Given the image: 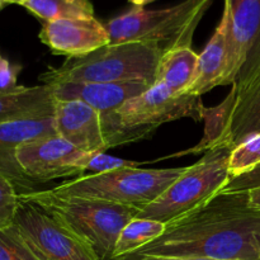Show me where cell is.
Returning <instances> with one entry per match:
<instances>
[{
  "instance_id": "obj_14",
  "label": "cell",
  "mask_w": 260,
  "mask_h": 260,
  "mask_svg": "<svg viewBox=\"0 0 260 260\" xmlns=\"http://www.w3.org/2000/svg\"><path fill=\"white\" fill-rule=\"evenodd\" d=\"M235 102L218 147L233 150L239 144L260 134V66L244 80L233 84Z\"/></svg>"
},
{
  "instance_id": "obj_23",
  "label": "cell",
  "mask_w": 260,
  "mask_h": 260,
  "mask_svg": "<svg viewBox=\"0 0 260 260\" xmlns=\"http://www.w3.org/2000/svg\"><path fill=\"white\" fill-rule=\"evenodd\" d=\"M19 205V192L5 175L0 174V228L14 223L15 213Z\"/></svg>"
},
{
  "instance_id": "obj_32",
  "label": "cell",
  "mask_w": 260,
  "mask_h": 260,
  "mask_svg": "<svg viewBox=\"0 0 260 260\" xmlns=\"http://www.w3.org/2000/svg\"><path fill=\"white\" fill-rule=\"evenodd\" d=\"M223 260H236V259H223Z\"/></svg>"
},
{
  "instance_id": "obj_27",
  "label": "cell",
  "mask_w": 260,
  "mask_h": 260,
  "mask_svg": "<svg viewBox=\"0 0 260 260\" xmlns=\"http://www.w3.org/2000/svg\"><path fill=\"white\" fill-rule=\"evenodd\" d=\"M249 205L253 208L260 210V188L249 190Z\"/></svg>"
},
{
  "instance_id": "obj_21",
  "label": "cell",
  "mask_w": 260,
  "mask_h": 260,
  "mask_svg": "<svg viewBox=\"0 0 260 260\" xmlns=\"http://www.w3.org/2000/svg\"><path fill=\"white\" fill-rule=\"evenodd\" d=\"M0 260H43L15 223L0 228Z\"/></svg>"
},
{
  "instance_id": "obj_12",
  "label": "cell",
  "mask_w": 260,
  "mask_h": 260,
  "mask_svg": "<svg viewBox=\"0 0 260 260\" xmlns=\"http://www.w3.org/2000/svg\"><path fill=\"white\" fill-rule=\"evenodd\" d=\"M57 135L85 152H104L109 149L102 114L80 101L55 103Z\"/></svg>"
},
{
  "instance_id": "obj_9",
  "label": "cell",
  "mask_w": 260,
  "mask_h": 260,
  "mask_svg": "<svg viewBox=\"0 0 260 260\" xmlns=\"http://www.w3.org/2000/svg\"><path fill=\"white\" fill-rule=\"evenodd\" d=\"M230 12L228 57L221 85H233L260 66V0H225Z\"/></svg>"
},
{
  "instance_id": "obj_26",
  "label": "cell",
  "mask_w": 260,
  "mask_h": 260,
  "mask_svg": "<svg viewBox=\"0 0 260 260\" xmlns=\"http://www.w3.org/2000/svg\"><path fill=\"white\" fill-rule=\"evenodd\" d=\"M22 66L13 65L8 58L0 55V90H9L17 85L18 74Z\"/></svg>"
},
{
  "instance_id": "obj_4",
  "label": "cell",
  "mask_w": 260,
  "mask_h": 260,
  "mask_svg": "<svg viewBox=\"0 0 260 260\" xmlns=\"http://www.w3.org/2000/svg\"><path fill=\"white\" fill-rule=\"evenodd\" d=\"M213 0H183L162 9L134 8L106 23L109 45L157 42L162 50L190 47L198 23Z\"/></svg>"
},
{
  "instance_id": "obj_25",
  "label": "cell",
  "mask_w": 260,
  "mask_h": 260,
  "mask_svg": "<svg viewBox=\"0 0 260 260\" xmlns=\"http://www.w3.org/2000/svg\"><path fill=\"white\" fill-rule=\"evenodd\" d=\"M256 188H260V165L241 177L231 179L223 190L225 192H249Z\"/></svg>"
},
{
  "instance_id": "obj_31",
  "label": "cell",
  "mask_w": 260,
  "mask_h": 260,
  "mask_svg": "<svg viewBox=\"0 0 260 260\" xmlns=\"http://www.w3.org/2000/svg\"><path fill=\"white\" fill-rule=\"evenodd\" d=\"M4 5H7V4H5V3H3L2 0H0V10H2L3 8H4Z\"/></svg>"
},
{
  "instance_id": "obj_7",
  "label": "cell",
  "mask_w": 260,
  "mask_h": 260,
  "mask_svg": "<svg viewBox=\"0 0 260 260\" xmlns=\"http://www.w3.org/2000/svg\"><path fill=\"white\" fill-rule=\"evenodd\" d=\"M14 223L43 260H102L86 241L20 198Z\"/></svg>"
},
{
  "instance_id": "obj_18",
  "label": "cell",
  "mask_w": 260,
  "mask_h": 260,
  "mask_svg": "<svg viewBox=\"0 0 260 260\" xmlns=\"http://www.w3.org/2000/svg\"><path fill=\"white\" fill-rule=\"evenodd\" d=\"M198 55L188 46L164 51L155 83H162L173 93L187 94L197 76Z\"/></svg>"
},
{
  "instance_id": "obj_2",
  "label": "cell",
  "mask_w": 260,
  "mask_h": 260,
  "mask_svg": "<svg viewBox=\"0 0 260 260\" xmlns=\"http://www.w3.org/2000/svg\"><path fill=\"white\" fill-rule=\"evenodd\" d=\"M157 42L107 45L79 57H68L62 65L48 68L40 75L43 84L57 83H145L154 85L161 58Z\"/></svg>"
},
{
  "instance_id": "obj_29",
  "label": "cell",
  "mask_w": 260,
  "mask_h": 260,
  "mask_svg": "<svg viewBox=\"0 0 260 260\" xmlns=\"http://www.w3.org/2000/svg\"><path fill=\"white\" fill-rule=\"evenodd\" d=\"M152 2H155V0H128L129 4L134 5L135 8H144L145 5L150 4Z\"/></svg>"
},
{
  "instance_id": "obj_28",
  "label": "cell",
  "mask_w": 260,
  "mask_h": 260,
  "mask_svg": "<svg viewBox=\"0 0 260 260\" xmlns=\"http://www.w3.org/2000/svg\"><path fill=\"white\" fill-rule=\"evenodd\" d=\"M149 260H215L210 258H198V256H174V258H156Z\"/></svg>"
},
{
  "instance_id": "obj_10",
  "label": "cell",
  "mask_w": 260,
  "mask_h": 260,
  "mask_svg": "<svg viewBox=\"0 0 260 260\" xmlns=\"http://www.w3.org/2000/svg\"><path fill=\"white\" fill-rule=\"evenodd\" d=\"M90 154L93 152L78 149L60 135H53L19 145L15 157L20 169L30 180L46 183L84 175Z\"/></svg>"
},
{
  "instance_id": "obj_6",
  "label": "cell",
  "mask_w": 260,
  "mask_h": 260,
  "mask_svg": "<svg viewBox=\"0 0 260 260\" xmlns=\"http://www.w3.org/2000/svg\"><path fill=\"white\" fill-rule=\"evenodd\" d=\"M185 168L173 169H126L102 174H88L52 188L60 197L102 200L144 210L156 201L180 175Z\"/></svg>"
},
{
  "instance_id": "obj_3",
  "label": "cell",
  "mask_w": 260,
  "mask_h": 260,
  "mask_svg": "<svg viewBox=\"0 0 260 260\" xmlns=\"http://www.w3.org/2000/svg\"><path fill=\"white\" fill-rule=\"evenodd\" d=\"M53 220L89 244L102 260L113 259L122 229L137 217L140 208L102 200L60 197L51 189L20 193Z\"/></svg>"
},
{
  "instance_id": "obj_5",
  "label": "cell",
  "mask_w": 260,
  "mask_h": 260,
  "mask_svg": "<svg viewBox=\"0 0 260 260\" xmlns=\"http://www.w3.org/2000/svg\"><path fill=\"white\" fill-rule=\"evenodd\" d=\"M230 149L208 150L157 198L141 210L137 218L168 223L193 212L222 192L230 182Z\"/></svg>"
},
{
  "instance_id": "obj_1",
  "label": "cell",
  "mask_w": 260,
  "mask_h": 260,
  "mask_svg": "<svg viewBox=\"0 0 260 260\" xmlns=\"http://www.w3.org/2000/svg\"><path fill=\"white\" fill-rule=\"evenodd\" d=\"M174 256L259 260L260 210L249 205V192L222 190L202 207L168 223L156 240L113 260Z\"/></svg>"
},
{
  "instance_id": "obj_11",
  "label": "cell",
  "mask_w": 260,
  "mask_h": 260,
  "mask_svg": "<svg viewBox=\"0 0 260 260\" xmlns=\"http://www.w3.org/2000/svg\"><path fill=\"white\" fill-rule=\"evenodd\" d=\"M38 38L52 53L79 57L109 45L106 25L95 18H71L45 22Z\"/></svg>"
},
{
  "instance_id": "obj_17",
  "label": "cell",
  "mask_w": 260,
  "mask_h": 260,
  "mask_svg": "<svg viewBox=\"0 0 260 260\" xmlns=\"http://www.w3.org/2000/svg\"><path fill=\"white\" fill-rule=\"evenodd\" d=\"M230 12L225 3L222 17L205 50L198 55L197 76L187 94L202 96L222 83L228 57V35Z\"/></svg>"
},
{
  "instance_id": "obj_8",
  "label": "cell",
  "mask_w": 260,
  "mask_h": 260,
  "mask_svg": "<svg viewBox=\"0 0 260 260\" xmlns=\"http://www.w3.org/2000/svg\"><path fill=\"white\" fill-rule=\"evenodd\" d=\"M206 106L200 95L175 94L162 83H155L147 90L129 99L114 117L131 127H156L182 118L203 121Z\"/></svg>"
},
{
  "instance_id": "obj_33",
  "label": "cell",
  "mask_w": 260,
  "mask_h": 260,
  "mask_svg": "<svg viewBox=\"0 0 260 260\" xmlns=\"http://www.w3.org/2000/svg\"><path fill=\"white\" fill-rule=\"evenodd\" d=\"M259 260H260V256H259Z\"/></svg>"
},
{
  "instance_id": "obj_30",
  "label": "cell",
  "mask_w": 260,
  "mask_h": 260,
  "mask_svg": "<svg viewBox=\"0 0 260 260\" xmlns=\"http://www.w3.org/2000/svg\"><path fill=\"white\" fill-rule=\"evenodd\" d=\"M3 3L5 4H19V5H24L25 3H28L29 0H2Z\"/></svg>"
},
{
  "instance_id": "obj_13",
  "label": "cell",
  "mask_w": 260,
  "mask_h": 260,
  "mask_svg": "<svg viewBox=\"0 0 260 260\" xmlns=\"http://www.w3.org/2000/svg\"><path fill=\"white\" fill-rule=\"evenodd\" d=\"M53 135H57L55 117L0 123V174L14 183L19 194L36 190L37 183L30 180L20 169L15 157L18 146Z\"/></svg>"
},
{
  "instance_id": "obj_15",
  "label": "cell",
  "mask_w": 260,
  "mask_h": 260,
  "mask_svg": "<svg viewBox=\"0 0 260 260\" xmlns=\"http://www.w3.org/2000/svg\"><path fill=\"white\" fill-rule=\"evenodd\" d=\"M55 99L80 101L101 114L118 111L126 102L150 88L145 83H57L52 84Z\"/></svg>"
},
{
  "instance_id": "obj_24",
  "label": "cell",
  "mask_w": 260,
  "mask_h": 260,
  "mask_svg": "<svg viewBox=\"0 0 260 260\" xmlns=\"http://www.w3.org/2000/svg\"><path fill=\"white\" fill-rule=\"evenodd\" d=\"M140 164H141L140 161L111 156L106 152H93L86 161L85 172H89L90 174H102V173L126 169V168H137Z\"/></svg>"
},
{
  "instance_id": "obj_20",
  "label": "cell",
  "mask_w": 260,
  "mask_h": 260,
  "mask_svg": "<svg viewBox=\"0 0 260 260\" xmlns=\"http://www.w3.org/2000/svg\"><path fill=\"white\" fill-rule=\"evenodd\" d=\"M23 7L45 22L94 17L90 0H29Z\"/></svg>"
},
{
  "instance_id": "obj_16",
  "label": "cell",
  "mask_w": 260,
  "mask_h": 260,
  "mask_svg": "<svg viewBox=\"0 0 260 260\" xmlns=\"http://www.w3.org/2000/svg\"><path fill=\"white\" fill-rule=\"evenodd\" d=\"M52 86H15L0 90V123L42 119L55 116Z\"/></svg>"
},
{
  "instance_id": "obj_19",
  "label": "cell",
  "mask_w": 260,
  "mask_h": 260,
  "mask_svg": "<svg viewBox=\"0 0 260 260\" xmlns=\"http://www.w3.org/2000/svg\"><path fill=\"white\" fill-rule=\"evenodd\" d=\"M165 230H167V225L160 221L134 218L122 229L116 243V248H114L113 259L128 255L144 248L147 244L160 238Z\"/></svg>"
},
{
  "instance_id": "obj_22",
  "label": "cell",
  "mask_w": 260,
  "mask_h": 260,
  "mask_svg": "<svg viewBox=\"0 0 260 260\" xmlns=\"http://www.w3.org/2000/svg\"><path fill=\"white\" fill-rule=\"evenodd\" d=\"M260 165V134H255L234 147L229 159L230 180L251 172Z\"/></svg>"
}]
</instances>
